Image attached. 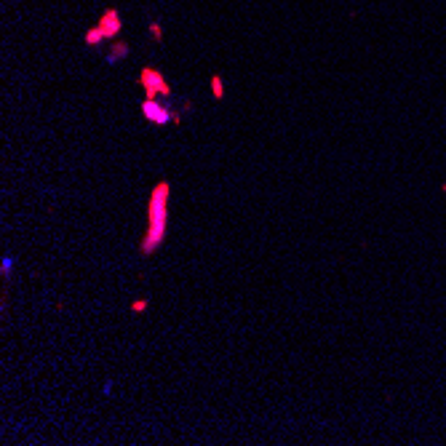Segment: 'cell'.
Instances as JSON below:
<instances>
[{"label": "cell", "mask_w": 446, "mask_h": 446, "mask_svg": "<svg viewBox=\"0 0 446 446\" xmlns=\"http://www.w3.org/2000/svg\"><path fill=\"white\" fill-rule=\"evenodd\" d=\"M11 267H14V259H11V257H6L3 262H0V275L8 278V273H11Z\"/></svg>", "instance_id": "30bf717a"}, {"label": "cell", "mask_w": 446, "mask_h": 446, "mask_svg": "<svg viewBox=\"0 0 446 446\" xmlns=\"http://www.w3.org/2000/svg\"><path fill=\"white\" fill-rule=\"evenodd\" d=\"M102 27V32H105V38L107 40H115L120 32H123V19H120V14H118V8H107L105 14L99 16V22Z\"/></svg>", "instance_id": "277c9868"}, {"label": "cell", "mask_w": 446, "mask_h": 446, "mask_svg": "<svg viewBox=\"0 0 446 446\" xmlns=\"http://www.w3.org/2000/svg\"><path fill=\"white\" fill-rule=\"evenodd\" d=\"M169 198H171V184L161 179L150 192L147 201V227L139 243V252L144 257L155 254V249H161V243L166 240V230H169Z\"/></svg>", "instance_id": "6da1fadb"}, {"label": "cell", "mask_w": 446, "mask_h": 446, "mask_svg": "<svg viewBox=\"0 0 446 446\" xmlns=\"http://www.w3.org/2000/svg\"><path fill=\"white\" fill-rule=\"evenodd\" d=\"M441 190H443V192H446V182H443V184H441Z\"/></svg>", "instance_id": "7c38bea8"}, {"label": "cell", "mask_w": 446, "mask_h": 446, "mask_svg": "<svg viewBox=\"0 0 446 446\" xmlns=\"http://www.w3.org/2000/svg\"><path fill=\"white\" fill-rule=\"evenodd\" d=\"M150 38L155 43H163V27H161V22H153L150 24Z\"/></svg>", "instance_id": "ba28073f"}, {"label": "cell", "mask_w": 446, "mask_h": 446, "mask_svg": "<svg viewBox=\"0 0 446 446\" xmlns=\"http://www.w3.org/2000/svg\"><path fill=\"white\" fill-rule=\"evenodd\" d=\"M209 91H211L214 99H222V96H225V80H222V75H217V72H214V75L209 78Z\"/></svg>", "instance_id": "52a82bcc"}, {"label": "cell", "mask_w": 446, "mask_h": 446, "mask_svg": "<svg viewBox=\"0 0 446 446\" xmlns=\"http://www.w3.org/2000/svg\"><path fill=\"white\" fill-rule=\"evenodd\" d=\"M171 113H174V110L169 105H161L158 99H144L142 102V115H144L147 123H153V126L171 123Z\"/></svg>", "instance_id": "3957f363"}, {"label": "cell", "mask_w": 446, "mask_h": 446, "mask_svg": "<svg viewBox=\"0 0 446 446\" xmlns=\"http://www.w3.org/2000/svg\"><path fill=\"white\" fill-rule=\"evenodd\" d=\"M147 308H150V300H147V296L144 300H134L131 302V313H144Z\"/></svg>", "instance_id": "9c48e42d"}, {"label": "cell", "mask_w": 446, "mask_h": 446, "mask_svg": "<svg viewBox=\"0 0 446 446\" xmlns=\"http://www.w3.org/2000/svg\"><path fill=\"white\" fill-rule=\"evenodd\" d=\"M171 123H174V126H179V123H182V115H179V113H176V110H174V113H171Z\"/></svg>", "instance_id": "8fae6325"}, {"label": "cell", "mask_w": 446, "mask_h": 446, "mask_svg": "<svg viewBox=\"0 0 446 446\" xmlns=\"http://www.w3.org/2000/svg\"><path fill=\"white\" fill-rule=\"evenodd\" d=\"M139 86L144 88V99H158V96L171 99V94H174L171 83L155 67H142V72H139Z\"/></svg>", "instance_id": "7a4b0ae2"}, {"label": "cell", "mask_w": 446, "mask_h": 446, "mask_svg": "<svg viewBox=\"0 0 446 446\" xmlns=\"http://www.w3.org/2000/svg\"><path fill=\"white\" fill-rule=\"evenodd\" d=\"M102 40H107L105 38V32H102V27H91V30H86V35H83V43L91 45V48H96V45H102Z\"/></svg>", "instance_id": "8992f818"}, {"label": "cell", "mask_w": 446, "mask_h": 446, "mask_svg": "<svg viewBox=\"0 0 446 446\" xmlns=\"http://www.w3.org/2000/svg\"><path fill=\"white\" fill-rule=\"evenodd\" d=\"M128 51H131V45H128L126 40H113V45H110V54H107V62L115 64V62H120V59H126Z\"/></svg>", "instance_id": "5b68a950"}]
</instances>
